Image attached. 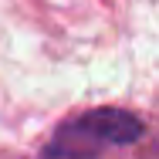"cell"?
Here are the masks:
<instances>
[{
    "label": "cell",
    "mask_w": 159,
    "mask_h": 159,
    "mask_svg": "<svg viewBox=\"0 0 159 159\" xmlns=\"http://www.w3.org/2000/svg\"><path fill=\"white\" fill-rule=\"evenodd\" d=\"M142 132V119L125 108H92L64 122L37 159H98L108 149L139 142Z\"/></svg>",
    "instance_id": "obj_1"
}]
</instances>
